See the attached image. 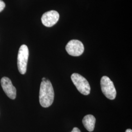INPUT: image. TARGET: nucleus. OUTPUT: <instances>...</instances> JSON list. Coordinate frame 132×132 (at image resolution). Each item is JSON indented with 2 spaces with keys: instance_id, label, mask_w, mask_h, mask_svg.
<instances>
[{
  "instance_id": "4",
  "label": "nucleus",
  "mask_w": 132,
  "mask_h": 132,
  "mask_svg": "<svg viewBox=\"0 0 132 132\" xmlns=\"http://www.w3.org/2000/svg\"><path fill=\"white\" fill-rule=\"evenodd\" d=\"M101 90L105 96L109 99L113 100L116 97L117 92L113 82L108 76H103L100 81Z\"/></svg>"
},
{
  "instance_id": "10",
  "label": "nucleus",
  "mask_w": 132,
  "mask_h": 132,
  "mask_svg": "<svg viewBox=\"0 0 132 132\" xmlns=\"http://www.w3.org/2000/svg\"><path fill=\"white\" fill-rule=\"evenodd\" d=\"M71 132H81V131L78 128L75 127L73 129L72 131Z\"/></svg>"
},
{
  "instance_id": "7",
  "label": "nucleus",
  "mask_w": 132,
  "mask_h": 132,
  "mask_svg": "<svg viewBox=\"0 0 132 132\" xmlns=\"http://www.w3.org/2000/svg\"><path fill=\"white\" fill-rule=\"evenodd\" d=\"M1 84L6 95L10 99H15L16 97V89L10 78L3 77L1 80Z\"/></svg>"
},
{
  "instance_id": "11",
  "label": "nucleus",
  "mask_w": 132,
  "mask_h": 132,
  "mask_svg": "<svg viewBox=\"0 0 132 132\" xmlns=\"http://www.w3.org/2000/svg\"><path fill=\"white\" fill-rule=\"evenodd\" d=\"M125 132H132V130L130 129H128L126 130Z\"/></svg>"
},
{
  "instance_id": "5",
  "label": "nucleus",
  "mask_w": 132,
  "mask_h": 132,
  "mask_svg": "<svg viewBox=\"0 0 132 132\" xmlns=\"http://www.w3.org/2000/svg\"><path fill=\"white\" fill-rule=\"evenodd\" d=\"M67 52L73 56H79L84 51L83 43L78 40H72L68 43L66 46Z\"/></svg>"
},
{
  "instance_id": "3",
  "label": "nucleus",
  "mask_w": 132,
  "mask_h": 132,
  "mask_svg": "<svg viewBox=\"0 0 132 132\" xmlns=\"http://www.w3.org/2000/svg\"><path fill=\"white\" fill-rule=\"evenodd\" d=\"M28 56L29 51L27 46L22 45L19 48L17 57L18 69L22 75H24L27 71Z\"/></svg>"
},
{
  "instance_id": "2",
  "label": "nucleus",
  "mask_w": 132,
  "mask_h": 132,
  "mask_svg": "<svg viewBox=\"0 0 132 132\" xmlns=\"http://www.w3.org/2000/svg\"><path fill=\"white\" fill-rule=\"evenodd\" d=\"M71 79L76 86V88L81 94L85 95L90 94V85L87 79L83 76L78 73H73L71 76Z\"/></svg>"
},
{
  "instance_id": "1",
  "label": "nucleus",
  "mask_w": 132,
  "mask_h": 132,
  "mask_svg": "<svg viewBox=\"0 0 132 132\" xmlns=\"http://www.w3.org/2000/svg\"><path fill=\"white\" fill-rule=\"evenodd\" d=\"M54 92L52 84L48 79L43 80L39 92V102L43 107L51 106L53 102Z\"/></svg>"
},
{
  "instance_id": "9",
  "label": "nucleus",
  "mask_w": 132,
  "mask_h": 132,
  "mask_svg": "<svg viewBox=\"0 0 132 132\" xmlns=\"http://www.w3.org/2000/svg\"><path fill=\"white\" fill-rule=\"evenodd\" d=\"M5 6V2L2 0H0V12H1L3 10H4Z\"/></svg>"
},
{
  "instance_id": "8",
  "label": "nucleus",
  "mask_w": 132,
  "mask_h": 132,
  "mask_svg": "<svg viewBox=\"0 0 132 132\" xmlns=\"http://www.w3.org/2000/svg\"><path fill=\"white\" fill-rule=\"evenodd\" d=\"M95 118L92 114H88L83 119L82 123L85 128L89 132L94 131L95 123Z\"/></svg>"
},
{
  "instance_id": "6",
  "label": "nucleus",
  "mask_w": 132,
  "mask_h": 132,
  "mask_svg": "<svg viewBox=\"0 0 132 132\" xmlns=\"http://www.w3.org/2000/svg\"><path fill=\"white\" fill-rule=\"evenodd\" d=\"M59 19V14L55 10H51L45 12L42 16V24L47 27H52L56 24Z\"/></svg>"
},
{
  "instance_id": "12",
  "label": "nucleus",
  "mask_w": 132,
  "mask_h": 132,
  "mask_svg": "<svg viewBox=\"0 0 132 132\" xmlns=\"http://www.w3.org/2000/svg\"><path fill=\"white\" fill-rule=\"evenodd\" d=\"M46 79V78H45V77H44V78H43L42 81H43V80H45V79Z\"/></svg>"
}]
</instances>
